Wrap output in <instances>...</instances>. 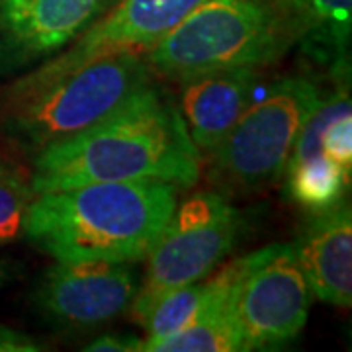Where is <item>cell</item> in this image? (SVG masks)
Listing matches in <instances>:
<instances>
[{
	"mask_svg": "<svg viewBox=\"0 0 352 352\" xmlns=\"http://www.w3.org/2000/svg\"><path fill=\"white\" fill-rule=\"evenodd\" d=\"M200 157L173 96L151 82L112 116L36 153L30 182L36 194L120 180L188 188L200 178Z\"/></svg>",
	"mask_w": 352,
	"mask_h": 352,
	"instance_id": "1",
	"label": "cell"
},
{
	"mask_svg": "<svg viewBox=\"0 0 352 352\" xmlns=\"http://www.w3.org/2000/svg\"><path fill=\"white\" fill-rule=\"evenodd\" d=\"M178 188L161 180L88 182L36 194L24 235L55 261H145L176 208Z\"/></svg>",
	"mask_w": 352,
	"mask_h": 352,
	"instance_id": "2",
	"label": "cell"
},
{
	"mask_svg": "<svg viewBox=\"0 0 352 352\" xmlns=\"http://www.w3.org/2000/svg\"><path fill=\"white\" fill-rule=\"evenodd\" d=\"M289 45L270 0H206L143 57L151 71L180 82L227 69H263Z\"/></svg>",
	"mask_w": 352,
	"mask_h": 352,
	"instance_id": "3",
	"label": "cell"
},
{
	"mask_svg": "<svg viewBox=\"0 0 352 352\" xmlns=\"http://www.w3.org/2000/svg\"><path fill=\"white\" fill-rule=\"evenodd\" d=\"M151 82L143 53L110 55L6 100V127L36 155L112 116Z\"/></svg>",
	"mask_w": 352,
	"mask_h": 352,
	"instance_id": "4",
	"label": "cell"
},
{
	"mask_svg": "<svg viewBox=\"0 0 352 352\" xmlns=\"http://www.w3.org/2000/svg\"><path fill=\"white\" fill-rule=\"evenodd\" d=\"M323 96L305 76L276 80L261 100L251 102L226 139L208 155L210 176L229 190H261L286 170L294 141Z\"/></svg>",
	"mask_w": 352,
	"mask_h": 352,
	"instance_id": "5",
	"label": "cell"
},
{
	"mask_svg": "<svg viewBox=\"0 0 352 352\" xmlns=\"http://www.w3.org/2000/svg\"><path fill=\"white\" fill-rule=\"evenodd\" d=\"M241 229L239 210L219 192H196L176 204L147 254V272L129 307L131 319L141 325L168 292L210 276L235 249Z\"/></svg>",
	"mask_w": 352,
	"mask_h": 352,
	"instance_id": "6",
	"label": "cell"
},
{
	"mask_svg": "<svg viewBox=\"0 0 352 352\" xmlns=\"http://www.w3.org/2000/svg\"><path fill=\"white\" fill-rule=\"evenodd\" d=\"M311 296L294 245H270L241 256L229 314L243 351L296 339L307 323Z\"/></svg>",
	"mask_w": 352,
	"mask_h": 352,
	"instance_id": "7",
	"label": "cell"
},
{
	"mask_svg": "<svg viewBox=\"0 0 352 352\" xmlns=\"http://www.w3.org/2000/svg\"><path fill=\"white\" fill-rule=\"evenodd\" d=\"M206 0H118L85 28L73 45L14 82L6 100L20 98L82 65L118 53H147Z\"/></svg>",
	"mask_w": 352,
	"mask_h": 352,
	"instance_id": "8",
	"label": "cell"
},
{
	"mask_svg": "<svg viewBox=\"0 0 352 352\" xmlns=\"http://www.w3.org/2000/svg\"><path fill=\"white\" fill-rule=\"evenodd\" d=\"M138 288L126 263L57 261L39 280L34 302L57 327L90 329L129 311Z\"/></svg>",
	"mask_w": 352,
	"mask_h": 352,
	"instance_id": "9",
	"label": "cell"
},
{
	"mask_svg": "<svg viewBox=\"0 0 352 352\" xmlns=\"http://www.w3.org/2000/svg\"><path fill=\"white\" fill-rule=\"evenodd\" d=\"M261 69L239 67L180 80L178 112L200 155H210L251 106Z\"/></svg>",
	"mask_w": 352,
	"mask_h": 352,
	"instance_id": "10",
	"label": "cell"
},
{
	"mask_svg": "<svg viewBox=\"0 0 352 352\" xmlns=\"http://www.w3.org/2000/svg\"><path fill=\"white\" fill-rule=\"evenodd\" d=\"M294 245L305 280L317 300L351 307L352 303V214L339 201L314 212Z\"/></svg>",
	"mask_w": 352,
	"mask_h": 352,
	"instance_id": "11",
	"label": "cell"
},
{
	"mask_svg": "<svg viewBox=\"0 0 352 352\" xmlns=\"http://www.w3.org/2000/svg\"><path fill=\"white\" fill-rule=\"evenodd\" d=\"M108 10V0H0V32L10 47L38 57L67 45Z\"/></svg>",
	"mask_w": 352,
	"mask_h": 352,
	"instance_id": "12",
	"label": "cell"
},
{
	"mask_svg": "<svg viewBox=\"0 0 352 352\" xmlns=\"http://www.w3.org/2000/svg\"><path fill=\"white\" fill-rule=\"evenodd\" d=\"M289 43L342 67L352 34V0H270Z\"/></svg>",
	"mask_w": 352,
	"mask_h": 352,
	"instance_id": "13",
	"label": "cell"
},
{
	"mask_svg": "<svg viewBox=\"0 0 352 352\" xmlns=\"http://www.w3.org/2000/svg\"><path fill=\"white\" fill-rule=\"evenodd\" d=\"M288 192L296 204L321 212L342 201L351 184V170L342 168L323 151L289 155Z\"/></svg>",
	"mask_w": 352,
	"mask_h": 352,
	"instance_id": "14",
	"label": "cell"
},
{
	"mask_svg": "<svg viewBox=\"0 0 352 352\" xmlns=\"http://www.w3.org/2000/svg\"><path fill=\"white\" fill-rule=\"evenodd\" d=\"M229 296L214 303L196 321L155 344L153 352H233L243 351L239 331L229 314Z\"/></svg>",
	"mask_w": 352,
	"mask_h": 352,
	"instance_id": "15",
	"label": "cell"
},
{
	"mask_svg": "<svg viewBox=\"0 0 352 352\" xmlns=\"http://www.w3.org/2000/svg\"><path fill=\"white\" fill-rule=\"evenodd\" d=\"M34 196L30 176L16 164L0 159V245L24 235L25 214Z\"/></svg>",
	"mask_w": 352,
	"mask_h": 352,
	"instance_id": "16",
	"label": "cell"
},
{
	"mask_svg": "<svg viewBox=\"0 0 352 352\" xmlns=\"http://www.w3.org/2000/svg\"><path fill=\"white\" fill-rule=\"evenodd\" d=\"M88 352H139L143 351V339L135 335H120V333H106L94 339L88 346Z\"/></svg>",
	"mask_w": 352,
	"mask_h": 352,
	"instance_id": "17",
	"label": "cell"
},
{
	"mask_svg": "<svg viewBox=\"0 0 352 352\" xmlns=\"http://www.w3.org/2000/svg\"><path fill=\"white\" fill-rule=\"evenodd\" d=\"M41 351L36 340L16 329L0 325V352H38Z\"/></svg>",
	"mask_w": 352,
	"mask_h": 352,
	"instance_id": "18",
	"label": "cell"
},
{
	"mask_svg": "<svg viewBox=\"0 0 352 352\" xmlns=\"http://www.w3.org/2000/svg\"><path fill=\"white\" fill-rule=\"evenodd\" d=\"M6 280V268H4V264L0 263V284Z\"/></svg>",
	"mask_w": 352,
	"mask_h": 352,
	"instance_id": "19",
	"label": "cell"
},
{
	"mask_svg": "<svg viewBox=\"0 0 352 352\" xmlns=\"http://www.w3.org/2000/svg\"><path fill=\"white\" fill-rule=\"evenodd\" d=\"M113 2H118V0H108V8H110V6H112Z\"/></svg>",
	"mask_w": 352,
	"mask_h": 352,
	"instance_id": "20",
	"label": "cell"
}]
</instances>
